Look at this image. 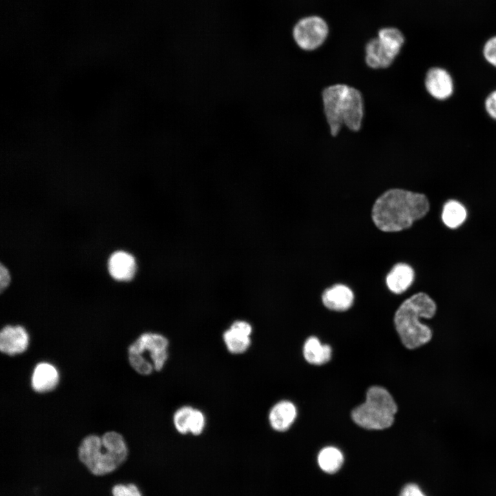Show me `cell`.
<instances>
[{
	"instance_id": "20",
	"label": "cell",
	"mask_w": 496,
	"mask_h": 496,
	"mask_svg": "<svg viewBox=\"0 0 496 496\" xmlns=\"http://www.w3.org/2000/svg\"><path fill=\"white\" fill-rule=\"evenodd\" d=\"M194 407L184 405L176 410L173 415V425L176 431L181 435L189 434V424Z\"/></svg>"
},
{
	"instance_id": "16",
	"label": "cell",
	"mask_w": 496,
	"mask_h": 496,
	"mask_svg": "<svg viewBox=\"0 0 496 496\" xmlns=\"http://www.w3.org/2000/svg\"><path fill=\"white\" fill-rule=\"evenodd\" d=\"M331 348L328 344H322L315 336L309 338L303 346V355L310 364L321 365L328 362L331 358Z\"/></svg>"
},
{
	"instance_id": "23",
	"label": "cell",
	"mask_w": 496,
	"mask_h": 496,
	"mask_svg": "<svg viewBox=\"0 0 496 496\" xmlns=\"http://www.w3.org/2000/svg\"><path fill=\"white\" fill-rule=\"evenodd\" d=\"M482 54L485 60L496 68V34L486 41L483 45Z\"/></svg>"
},
{
	"instance_id": "27",
	"label": "cell",
	"mask_w": 496,
	"mask_h": 496,
	"mask_svg": "<svg viewBox=\"0 0 496 496\" xmlns=\"http://www.w3.org/2000/svg\"><path fill=\"white\" fill-rule=\"evenodd\" d=\"M10 282V276L8 269L0 265V289L2 292L9 285Z\"/></svg>"
},
{
	"instance_id": "11",
	"label": "cell",
	"mask_w": 496,
	"mask_h": 496,
	"mask_svg": "<svg viewBox=\"0 0 496 496\" xmlns=\"http://www.w3.org/2000/svg\"><path fill=\"white\" fill-rule=\"evenodd\" d=\"M110 276L119 281H128L134 277L136 264L134 256L123 251H116L111 254L107 263Z\"/></svg>"
},
{
	"instance_id": "5",
	"label": "cell",
	"mask_w": 496,
	"mask_h": 496,
	"mask_svg": "<svg viewBox=\"0 0 496 496\" xmlns=\"http://www.w3.org/2000/svg\"><path fill=\"white\" fill-rule=\"evenodd\" d=\"M397 411L390 393L384 387L373 386L367 390L364 402L353 410L351 417L362 428L382 430L393 424Z\"/></svg>"
},
{
	"instance_id": "24",
	"label": "cell",
	"mask_w": 496,
	"mask_h": 496,
	"mask_svg": "<svg viewBox=\"0 0 496 496\" xmlns=\"http://www.w3.org/2000/svg\"><path fill=\"white\" fill-rule=\"evenodd\" d=\"M229 328L246 336H251L253 331L251 325L244 320H236L234 322Z\"/></svg>"
},
{
	"instance_id": "21",
	"label": "cell",
	"mask_w": 496,
	"mask_h": 496,
	"mask_svg": "<svg viewBox=\"0 0 496 496\" xmlns=\"http://www.w3.org/2000/svg\"><path fill=\"white\" fill-rule=\"evenodd\" d=\"M205 426L206 417L204 413L194 408L189 420V434L196 437L200 436L203 433Z\"/></svg>"
},
{
	"instance_id": "25",
	"label": "cell",
	"mask_w": 496,
	"mask_h": 496,
	"mask_svg": "<svg viewBox=\"0 0 496 496\" xmlns=\"http://www.w3.org/2000/svg\"><path fill=\"white\" fill-rule=\"evenodd\" d=\"M485 109L488 114L496 120V90L489 94L485 101Z\"/></svg>"
},
{
	"instance_id": "26",
	"label": "cell",
	"mask_w": 496,
	"mask_h": 496,
	"mask_svg": "<svg viewBox=\"0 0 496 496\" xmlns=\"http://www.w3.org/2000/svg\"><path fill=\"white\" fill-rule=\"evenodd\" d=\"M400 496H426V495L417 484H408L404 486Z\"/></svg>"
},
{
	"instance_id": "15",
	"label": "cell",
	"mask_w": 496,
	"mask_h": 496,
	"mask_svg": "<svg viewBox=\"0 0 496 496\" xmlns=\"http://www.w3.org/2000/svg\"><path fill=\"white\" fill-rule=\"evenodd\" d=\"M413 280L414 271L413 268L405 263H397L387 274L386 283L391 292L400 294L411 285Z\"/></svg>"
},
{
	"instance_id": "10",
	"label": "cell",
	"mask_w": 496,
	"mask_h": 496,
	"mask_svg": "<svg viewBox=\"0 0 496 496\" xmlns=\"http://www.w3.org/2000/svg\"><path fill=\"white\" fill-rule=\"evenodd\" d=\"M29 344V335L20 325H6L0 333V350L8 355H15L25 351Z\"/></svg>"
},
{
	"instance_id": "7",
	"label": "cell",
	"mask_w": 496,
	"mask_h": 496,
	"mask_svg": "<svg viewBox=\"0 0 496 496\" xmlns=\"http://www.w3.org/2000/svg\"><path fill=\"white\" fill-rule=\"evenodd\" d=\"M404 40L402 32L395 28L380 30L378 37L365 46L366 65L375 70L389 68L400 54Z\"/></svg>"
},
{
	"instance_id": "13",
	"label": "cell",
	"mask_w": 496,
	"mask_h": 496,
	"mask_svg": "<svg viewBox=\"0 0 496 496\" xmlns=\"http://www.w3.org/2000/svg\"><path fill=\"white\" fill-rule=\"evenodd\" d=\"M59 382V373L52 364L43 362L37 364L31 376V386L37 393H45L55 389Z\"/></svg>"
},
{
	"instance_id": "2",
	"label": "cell",
	"mask_w": 496,
	"mask_h": 496,
	"mask_svg": "<svg viewBox=\"0 0 496 496\" xmlns=\"http://www.w3.org/2000/svg\"><path fill=\"white\" fill-rule=\"evenodd\" d=\"M325 121L330 134L337 136L342 127L359 132L364 123L365 105L362 92L347 83L327 85L321 92Z\"/></svg>"
},
{
	"instance_id": "18",
	"label": "cell",
	"mask_w": 496,
	"mask_h": 496,
	"mask_svg": "<svg viewBox=\"0 0 496 496\" xmlns=\"http://www.w3.org/2000/svg\"><path fill=\"white\" fill-rule=\"evenodd\" d=\"M223 340L227 350L230 353L235 355L245 353L251 344L250 336L242 335L230 328L223 332Z\"/></svg>"
},
{
	"instance_id": "4",
	"label": "cell",
	"mask_w": 496,
	"mask_h": 496,
	"mask_svg": "<svg viewBox=\"0 0 496 496\" xmlns=\"http://www.w3.org/2000/svg\"><path fill=\"white\" fill-rule=\"evenodd\" d=\"M436 309L434 300L423 292L413 295L400 305L394 315V324L406 348L415 349L431 341L432 330L420 318H433Z\"/></svg>"
},
{
	"instance_id": "3",
	"label": "cell",
	"mask_w": 496,
	"mask_h": 496,
	"mask_svg": "<svg viewBox=\"0 0 496 496\" xmlns=\"http://www.w3.org/2000/svg\"><path fill=\"white\" fill-rule=\"evenodd\" d=\"M129 448L125 437L115 431L99 435L84 436L78 446L81 462L94 475L102 476L114 472L127 459Z\"/></svg>"
},
{
	"instance_id": "8",
	"label": "cell",
	"mask_w": 496,
	"mask_h": 496,
	"mask_svg": "<svg viewBox=\"0 0 496 496\" xmlns=\"http://www.w3.org/2000/svg\"><path fill=\"white\" fill-rule=\"evenodd\" d=\"M329 28L320 17L311 16L300 19L294 26L293 37L296 43L302 50L312 51L318 49L325 41Z\"/></svg>"
},
{
	"instance_id": "14",
	"label": "cell",
	"mask_w": 496,
	"mask_h": 496,
	"mask_svg": "<svg viewBox=\"0 0 496 496\" xmlns=\"http://www.w3.org/2000/svg\"><path fill=\"white\" fill-rule=\"evenodd\" d=\"M354 295L347 286L337 284L327 289L322 295L323 304L335 311H344L352 306Z\"/></svg>"
},
{
	"instance_id": "17",
	"label": "cell",
	"mask_w": 496,
	"mask_h": 496,
	"mask_svg": "<svg viewBox=\"0 0 496 496\" xmlns=\"http://www.w3.org/2000/svg\"><path fill=\"white\" fill-rule=\"evenodd\" d=\"M344 457L342 452L335 447L327 446L322 448L318 456L320 468L327 473L337 472L342 465Z\"/></svg>"
},
{
	"instance_id": "22",
	"label": "cell",
	"mask_w": 496,
	"mask_h": 496,
	"mask_svg": "<svg viewBox=\"0 0 496 496\" xmlns=\"http://www.w3.org/2000/svg\"><path fill=\"white\" fill-rule=\"evenodd\" d=\"M112 496H143V494L134 483H119L112 486Z\"/></svg>"
},
{
	"instance_id": "9",
	"label": "cell",
	"mask_w": 496,
	"mask_h": 496,
	"mask_svg": "<svg viewBox=\"0 0 496 496\" xmlns=\"http://www.w3.org/2000/svg\"><path fill=\"white\" fill-rule=\"evenodd\" d=\"M428 93L437 100H446L453 93V81L445 69L434 67L428 70L424 79Z\"/></svg>"
},
{
	"instance_id": "12",
	"label": "cell",
	"mask_w": 496,
	"mask_h": 496,
	"mask_svg": "<svg viewBox=\"0 0 496 496\" xmlns=\"http://www.w3.org/2000/svg\"><path fill=\"white\" fill-rule=\"evenodd\" d=\"M296 416L297 409L294 404L288 400H281L271 408L268 420L273 430L285 432L293 424Z\"/></svg>"
},
{
	"instance_id": "1",
	"label": "cell",
	"mask_w": 496,
	"mask_h": 496,
	"mask_svg": "<svg viewBox=\"0 0 496 496\" xmlns=\"http://www.w3.org/2000/svg\"><path fill=\"white\" fill-rule=\"evenodd\" d=\"M428 210L429 202L424 194L392 188L376 199L372 207L371 218L380 231L395 232L411 227Z\"/></svg>"
},
{
	"instance_id": "19",
	"label": "cell",
	"mask_w": 496,
	"mask_h": 496,
	"mask_svg": "<svg viewBox=\"0 0 496 496\" xmlns=\"http://www.w3.org/2000/svg\"><path fill=\"white\" fill-rule=\"evenodd\" d=\"M466 217L464 207L456 200H449L443 208L442 220L450 228H456L462 225Z\"/></svg>"
},
{
	"instance_id": "6",
	"label": "cell",
	"mask_w": 496,
	"mask_h": 496,
	"mask_svg": "<svg viewBox=\"0 0 496 496\" xmlns=\"http://www.w3.org/2000/svg\"><path fill=\"white\" fill-rule=\"evenodd\" d=\"M169 340L164 335L152 332L141 334L128 348L131 366L139 374L150 375L161 371L169 357Z\"/></svg>"
}]
</instances>
